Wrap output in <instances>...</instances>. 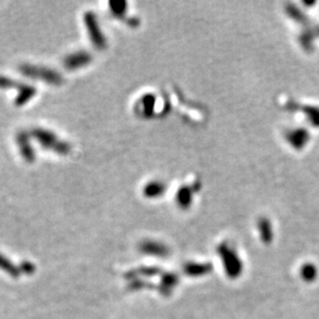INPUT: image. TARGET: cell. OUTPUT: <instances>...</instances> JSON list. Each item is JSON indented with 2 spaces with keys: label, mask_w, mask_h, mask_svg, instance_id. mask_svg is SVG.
Returning <instances> with one entry per match:
<instances>
[{
  "label": "cell",
  "mask_w": 319,
  "mask_h": 319,
  "mask_svg": "<svg viewBox=\"0 0 319 319\" xmlns=\"http://www.w3.org/2000/svg\"><path fill=\"white\" fill-rule=\"evenodd\" d=\"M217 252L222 260L227 277L230 279L239 278L243 272V263L237 252L225 243L218 246Z\"/></svg>",
  "instance_id": "obj_1"
},
{
  "label": "cell",
  "mask_w": 319,
  "mask_h": 319,
  "mask_svg": "<svg viewBox=\"0 0 319 319\" xmlns=\"http://www.w3.org/2000/svg\"><path fill=\"white\" fill-rule=\"evenodd\" d=\"M288 141L297 149H302L305 145L308 143L309 133L306 129H298L291 131L287 135Z\"/></svg>",
  "instance_id": "obj_2"
},
{
  "label": "cell",
  "mask_w": 319,
  "mask_h": 319,
  "mask_svg": "<svg viewBox=\"0 0 319 319\" xmlns=\"http://www.w3.org/2000/svg\"><path fill=\"white\" fill-rule=\"evenodd\" d=\"M258 230L260 239L265 244H270L273 241V227L267 218H262L258 221Z\"/></svg>",
  "instance_id": "obj_3"
},
{
  "label": "cell",
  "mask_w": 319,
  "mask_h": 319,
  "mask_svg": "<svg viewBox=\"0 0 319 319\" xmlns=\"http://www.w3.org/2000/svg\"><path fill=\"white\" fill-rule=\"evenodd\" d=\"M301 277L306 282H313L318 275L317 268L313 264H305L301 268Z\"/></svg>",
  "instance_id": "obj_4"
},
{
  "label": "cell",
  "mask_w": 319,
  "mask_h": 319,
  "mask_svg": "<svg viewBox=\"0 0 319 319\" xmlns=\"http://www.w3.org/2000/svg\"><path fill=\"white\" fill-rule=\"evenodd\" d=\"M212 271V266L210 264H195L187 267L186 272L193 276H202L207 275Z\"/></svg>",
  "instance_id": "obj_5"
},
{
  "label": "cell",
  "mask_w": 319,
  "mask_h": 319,
  "mask_svg": "<svg viewBox=\"0 0 319 319\" xmlns=\"http://www.w3.org/2000/svg\"><path fill=\"white\" fill-rule=\"evenodd\" d=\"M304 112L306 113L307 117L311 121V123L315 126H319V110L316 108H307L304 109Z\"/></svg>",
  "instance_id": "obj_6"
},
{
  "label": "cell",
  "mask_w": 319,
  "mask_h": 319,
  "mask_svg": "<svg viewBox=\"0 0 319 319\" xmlns=\"http://www.w3.org/2000/svg\"><path fill=\"white\" fill-rule=\"evenodd\" d=\"M178 200L180 201V205L182 206H188L191 201V193L188 188L180 189L178 194Z\"/></svg>",
  "instance_id": "obj_7"
},
{
  "label": "cell",
  "mask_w": 319,
  "mask_h": 319,
  "mask_svg": "<svg viewBox=\"0 0 319 319\" xmlns=\"http://www.w3.org/2000/svg\"><path fill=\"white\" fill-rule=\"evenodd\" d=\"M287 13L292 16L293 19H295L297 22H304L306 21V18L303 16V14L295 7L293 6H288L287 8Z\"/></svg>",
  "instance_id": "obj_8"
},
{
  "label": "cell",
  "mask_w": 319,
  "mask_h": 319,
  "mask_svg": "<svg viewBox=\"0 0 319 319\" xmlns=\"http://www.w3.org/2000/svg\"><path fill=\"white\" fill-rule=\"evenodd\" d=\"M317 32H318V34H319V29H318V31H317Z\"/></svg>",
  "instance_id": "obj_9"
}]
</instances>
